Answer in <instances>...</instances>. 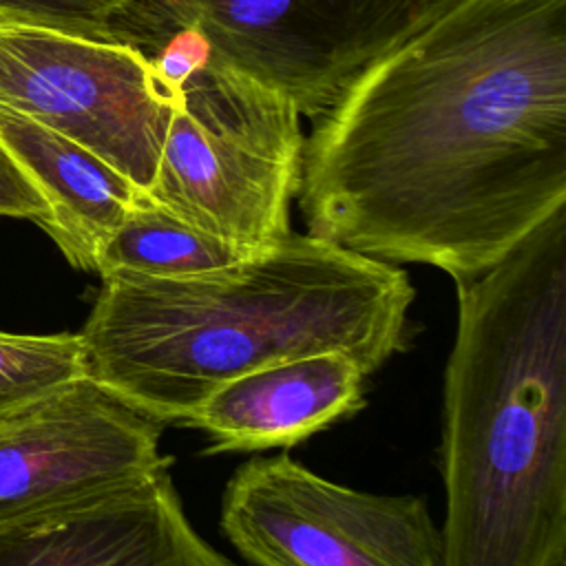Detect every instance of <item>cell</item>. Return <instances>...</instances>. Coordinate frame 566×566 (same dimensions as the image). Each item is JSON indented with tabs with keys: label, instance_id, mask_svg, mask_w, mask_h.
I'll return each mask as SVG.
<instances>
[{
	"label": "cell",
	"instance_id": "5b68a950",
	"mask_svg": "<svg viewBox=\"0 0 566 566\" xmlns=\"http://www.w3.org/2000/svg\"><path fill=\"white\" fill-rule=\"evenodd\" d=\"M455 0H133L119 42L188 31L285 93L310 122Z\"/></svg>",
	"mask_w": 566,
	"mask_h": 566
},
{
	"label": "cell",
	"instance_id": "30bf717a",
	"mask_svg": "<svg viewBox=\"0 0 566 566\" xmlns=\"http://www.w3.org/2000/svg\"><path fill=\"white\" fill-rule=\"evenodd\" d=\"M365 378L340 352L279 360L214 387L186 427L208 436V455L287 449L358 413Z\"/></svg>",
	"mask_w": 566,
	"mask_h": 566
},
{
	"label": "cell",
	"instance_id": "2e32d148",
	"mask_svg": "<svg viewBox=\"0 0 566 566\" xmlns=\"http://www.w3.org/2000/svg\"><path fill=\"white\" fill-rule=\"evenodd\" d=\"M559 566H566V562H562V564H559Z\"/></svg>",
	"mask_w": 566,
	"mask_h": 566
},
{
	"label": "cell",
	"instance_id": "8992f818",
	"mask_svg": "<svg viewBox=\"0 0 566 566\" xmlns=\"http://www.w3.org/2000/svg\"><path fill=\"white\" fill-rule=\"evenodd\" d=\"M0 106L80 144L148 195L175 84L133 44L0 18Z\"/></svg>",
	"mask_w": 566,
	"mask_h": 566
},
{
	"label": "cell",
	"instance_id": "9a60e30c",
	"mask_svg": "<svg viewBox=\"0 0 566 566\" xmlns=\"http://www.w3.org/2000/svg\"><path fill=\"white\" fill-rule=\"evenodd\" d=\"M0 217H18L38 223L44 232L51 214L44 197L0 144Z\"/></svg>",
	"mask_w": 566,
	"mask_h": 566
},
{
	"label": "cell",
	"instance_id": "ba28073f",
	"mask_svg": "<svg viewBox=\"0 0 566 566\" xmlns=\"http://www.w3.org/2000/svg\"><path fill=\"white\" fill-rule=\"evenodd\" d=\"M164 424L84 376L0 418V524L91 500L172 464Z\"/></svg>",
	"mask_w": 566,
	"mask_h": 566
},
{
	"label": "cell",
	"instance_id": "8fae6325",
	"mask_svg": "<svg viewBox=\"0 0 566 566\" xmlns=\"http://www.w3.org/2000/svg\"><path fill=\"white\" fill-rule=\"evenodd\" d=\"M0 144L49 206L46 234L66 261L95 272L97 252L148 195L80 144L0 106Z\"/></svg>",
	"mask_w": 566,
	"mask_h": 566
},
{
	"label": "cell",
	"instance_id": "6da1fadb",
	"mask_svg": "<svg viewBox=\"0 0 566 566\" xmlns=\"http://www.w3.org/2000/svg\"><path fill=\"white\" fill-rule=\"evenodd\" d=\"M307 234L471 279L566 206V0H455L303 144Z\"/></svg>",
	"mask_w": 566,
	"mask_h": 566
},
{
	"label": "cell",
	"instance_id": "7a4b0ae2",
	"mask_svg": "<svg viewBox=\"0 0 566 566\" xmlns=\"http://www.w3.org/2000/svg\"><path fill=\"white\" fill-rule=\"evenodd\" d=\"M413 298L400 265L290 232L197 279H102L80 332L86 376L186 427L214 387L279 360L340 352L374 374L407 347Z\"/></svg>",
	"mask_w": 566,
	"mask_h": 566
},
{
	"label": "cell",
	"instance_id": "7c38bea8",
	"mask_svg": "<svg viewBox=\"0 0 566 566\" xmlns=\"http://www.w3.org/2000/svg\"><path fill=\"white\" fill-rule=\"evenodd\" d=\"M248 256L146 197L104 241L95 272L102 279L181 281L214 274Z\"/></svg>",
	"mask_w": 566,
	"mask_h": 566
},
{
	"label": "cell",
	"instance_id": "5bb4252c",
	"mask_svg": "<svg viewBox=\"0 0 566 566\" xmlns=\"http://www.w3.org/2000/svg\"><path fill=\"white\" fill-rule=\"evenodd\" d=\"M133 0H0V18L42 22L62 31L113 40Z\"/></svg>",
	"mask_w": 566,
	"mask_h": 566
},
{
	"label": "cell",
	"instance_id": "4fadbf2b",
	"mask_svg": "<svg viewBox=\"0 0 566 566\" xmlns=\"http://www.w3.org/2000/svg\"><path fill=\"white\" fill-rule=\"evenodd\" d=\"M86 376L80 334L0 332V418Z\"/></svg>",
	"mask_w": 566,
	"mask_h": 566
},
{
	"label": "cell",
	"instance_id": "9c48e42d",
	"mask_svg": "<svg viewBox=\"0 0 566 566\" xmlns=\"http://www.w3.org/2000/svg\"><path fill=\"white\" fill-rule=\"evenodd\" d=\"M0 566H241L190 524L170 467L62 509L0 524Z\"/></svg>",
	"mask_w": 566,
	"mask_h": 566
},
{
	"label": "cell",
	"instance_id": "52a82bcc",
	"mask_svg": "<svg viewBox=\"0 0 566 566\" xmlns=\"http://www.w3.org/2000/svg\"><path fill=\"white\" fill-rule=\"evenodd\" d=\"M221 531L252 566H440L442 553L422 497L356 491L287 453L232 473Z\"/></svg>",
	"mask_w": 566,
	"mask_h": 566
},
{
	"label": "cell",
	"instance_id": "3957f363",
	"mask_svg": "<svg viewBox=\"0 0 566 566\" xmlns=\"http://www.w3.org/2000/svg\"><path fill=\"white\" fill-rule=\"evenodd\" d=\"M444 365L440 566L566 562V206L458 279Z\"/></svg>",
	"mask_w": 566,
	"mask_h": 566
},
{
	"label": "cell",
	"instance_id": "277c9868",
	"mask_svg": "<svg viewBox=\"0 0 566 566\" xmlns=\"http://www.w3.org/2000/svg\"><path fill=\"white\" fill-rule=\"evenodd\" d=\"M175 84V108L148 197L181 221L248 252L292 232L303 130L292 99L188 31L130 42Z\"/></svg>",
	"mask_w": 566,
	"mask_h": 566
}]
</instances>
